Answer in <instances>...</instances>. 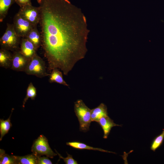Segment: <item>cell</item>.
I'll return each mask as SVG.
<instances>
[{
    "label": "cell",
    "mask_w": 164,
    "mask_h": 164,
    "mask_svg": "<svg viewBox=\"0 0 164 164\" xmlns=\"http://www.w3.org/2000/svg\"><path fill=\"white\" fill-rule=\"evenodd\" d=\"M40 12L41 46L51 71L66 75L84 58L90 30L81 10L68 0H37Z\"/></svg>",
    "instance_id": "1"
},
{
    "label": "cell",
    "mask_w": 164,
    "mask_h": 164,
    "mask_svg": "<svg viewBox=\"0 0 164 164\" xmlns=\"http://www.w3.org/2000/svg\"><path fill=\"white\" fill-rule=\"evenodd\" d=\"M74 111L79 123L80 131L86 132L89 129L91 121V109L88 108L81 99L74 102Z\"/></svg>",
    "instance_id": "2"
},
{
    "label": "cell",
    "mask_w": 164,
    "mask_h": 164,
    "mask_svg": "<svg viewBox=\"0 0 164 164\" xmlns=\"http://www.w3.org/2000/svg\"><path fill=\"white\" fill-rule=\"evenodd\" d=\"M21 38L15 31L13 24L8 23L5 32L0 39L1 48L16 51L20 44Z\"/></svg>",
    "instance_id": "3"
},
{
    "label": "cell",
    "mask_w": 164,
    "mask_h": 164,
    "mask_svg": "<svg viewBox=\"0 0 164 164\" xmlns=\"http://www.w3.org/2000/svg\"><path fill=\"white\" fill-rule=\"evenodd\" d=\"M26 74L42 78L49 76L43 59L36 54L29 60L24 72Z\"/></svg>",
    "instance_id": "4"
},
{
    "label": "cell",
    "mask_w": 164,
    "mask_h": 164,
    "mask_svg": "<svg viewBox=\"0 0 164 164\" xmlns=\"http://www.w3.org/2000/svg\"><path fill=\"white\" fill-rule=\"evenodd\" d=\"M32 153L37 156L45 155L51 158L57 155L50 146L47 139L41 135L34 142L31 147Z\"/></svg>",
    "instance_id": "5"
},
{
    "label": "cell",
    "mask_w": 164,
    "mask_h": 164,
    "mask_svg": "<svg viewBox=\"0 0 164 164\" xmlns=\"http://www.w3.org/2000/svg\"><path fill=\"white\" fill-rule=\"evenodd\" d=\"M15 31L21 38H25L35 26L18 13L15 15L13 24Z\"/></svg>",
    "instance_id": "6"
},
{
    "label": "cell",
    "mask_w": 164,
    "mask_h": 164,
    "mask_svg": "<svg viewBox=\"0 0 164 164\" xmlns=\"http://www.w3.org/2000/svg\"><path fill=\"white\" fill-rule=\"evenodd\" d=\"M34 26L39 23L40 12L39 7H36L32 5L20 7L17 13Z\"/></svg>",
    "instance_id": "7"
},
{
    "label": "cell",
    "mask_w": 164,
    "mask_h": 164,
    "mask_svg": "<svg viewBox=\"0 0 164 164\" xmlns=\"http://www.w3.org/2000/svg\"><path fill=\"white\" fill-rule=\"evenodd\" d=\"M29 60L19 51H14L11 69L17 71H24L26 70Z\"/></svg>",
    "instance_id": "8"
},
{
    "label": "cell",
    "mask_w": 164,
    "mask_h": 164,
    "mask_svg": "<svg viewBox=\"0 0 164 164\" xmlns=\"http://www.w3.org/2000/svg\"><path fill=\"white\" fill-rule=\"evenodd\" d=\"M36 50L33 44L26 38H21L20 43V52L30 60L36 54Z\"/></svg>",
    "instance_id": "9"
},
{
    "label": "cell",
    "mask_w": 164,
    "mask_h": 164,
    "mask_svg": "<svg viewBox=\"0 0 164 164\" xmlns=\"http://www.w3.org/2000/svg\"><path fill=\"white\" fill-rule=\"evenodd\" d=\"M102 128L104 132V138H107L112 128L116 126H121L115 123L113 120L108 116L102 117L98 122Z\"/></svg>",
    "instance_id": "10"
},
{
    "label": "cell",
    "mask_w": 164,
    "mask_h": 164,
    "mask_svg": "<svg viewBox=\"0 0 164 164\" xmlns=\"http://www.w3.org/2000/svg\"><path fill=\"white\" fill-rule=\"evenodd\" d=\"M107 116H108L107 107L103 103L91 109V117L92 121L98 122L102 117Z\"/></svg>",
    "instance_id": "11"
},
{
    "label": "cell",
    "mask_w": 164,
    "mask_h": 164,
    "mask_svg": "<svg viewBox=\"0 0 164 164\" xmlns=\"http://www.w3.org/2000/svg\"><path fill=\"white\" fill-rule=\"evenodd\" d=\"M25 38L33 44L36 50L41 46L42 37L40 33L37 29V26L32 29Z\"/></svg>",
    "instance_id": "12"
},
{
    "label": "cell",
    "mask_w": 164,
    "mask_h": 164,
    "mask_svg": "<svg viewBox=\"0 0 164 164\" xmlns=\"http://www.w3.org/2000/svg\"><path fill=\"white\" fill-rule=\"evenodd\" d=\"M13 54L9 50L3 48L0 50V66L7 69L11 67Z\"/></svg>",
    "instance_id": "13"
},
{
    "label": "cell",
    "mask_w": 164,
    "mask_h": 164,
    "mask_svg": "<svg viewBox=\"0 0 164 164\" xmlns=\"http://www.w3.org/2000/svg\"><path fill=\"white\" fill-rule=\"evenodd\" d=\"M62 73L58 69H53L49 75V82L50 83H56L68 87L69 85L63 79Z\"/></svg>",
    "instance_id": "14"
},
{
    "label": "cell",
    "mask_w": 164,
    "mask_h": 164,
    "mask_svg": "<svg viewBox=\"0 0 164 164\" xmlns=\"http://www.w3.org/2000/svg\"><path fill=\"white\" fill-rule=\"evenodd\" d=\"M66 145L73 148L77 149L91 150L104 152L115 153L113 152L106 150L100 148L93 147L87 145L84 143L78 142L74 141L67 142L66 143Z\"/></svg>",
    "instance_id": "15"
},
{
    "label": "cell",
    "mask_w": 164,
    "mask_h": 164,
    "mask_svg": "<svg viewBox=\"0 0 164 164\" xmlns=\"http://www.w3.org/2000/svg\"><path fill=\"white\" fill-rule=\"evenodd\" d=\"M16 164H38V157L32 153L23 156L15 155Z\"/></svg>",
    "instance_id": "16"
},
{
    "label": "cell",
    "mask_w": 164,
    "mask_h": 164,
    "mask_svg": "<svg viewBox=\"0 0 164 164\" xmlns=\"http://www.w3.org/2000/svg\"><path fill=\"white\" fill-rule=\"evenodd\" d=\"M15 0H0V21H3L6 17L8 10Z\"/></svg>",
    "instance_id": "17"
},
{
    "label": "cell",
    "mask_w": 164,
    "mask_h": 164,
    "mask_svg": "<svg viewBox=\"0 0 164 164\" xmlns=\"http://www.w3.org/2000/svg\"><path fill=\"white\" fill-rule=\"evenodd\" d=\"M12 112V110L9 117L6 120L1 119H0V141H2L3 137L8 133L12 126L10 119Z\"/></svg>",
    "instance_id": "18"
},
{
    "label": "cell",
    "mask_w": 164,
    "mask_h": 164,
    "mask_svg": "<svg viewBox=\"0 0 164 164\" xmlns=\"http://www.w3.org/2000/svg\"><path fill=\"white\" fill-rule=\"evenodd\" d=\"M0 164H16L15 155H10L5 153V151L0 149Z\"/></svg>",
    "instance_id": "19"
},
{
    "label": "cell",
    "mask_w": 164,
    "mask_h": 164,
    "mask_svg": "<svg viewBox=\"0 0 164 164\" xmlns=\"http://www.w3.org/2000/svg\"><path fill=\"white\" fill-rule=\"evenodd\" d=\"M36 89L31 82L29 84L27 89L26 95L23 101L22 107L24 108L26 103L29 98H31L32 100H34L36 98Z\"/></svg>",
    "instance_id": "20"
},
{
    "label": "cell",
    "mask_w": 164,
    "mask_h": 164,
    "mask_svg": "<svg viewBox=\"0 0 164 164\" xmlns=\"http://www.w3.org/2000/svg\"><path fill=\"white\" fill-rule=\"evenodd\" d=\"M164 140V129L162 133L156 137L152 141L151 144L150 149L155 151L162 145Z\"/></svg>",
    "instance_id": "21"
},
{
    "label": "cell",
    "mask_w": 164,
    "mask_h": 164,
    "mask_svg": "<svg viewBox=\"0 0 164 164\" xmlns=\"http://www.w3.org/2000/svg\"><path fill=\"white\" fill-rule=\"evenodd\" d=\"M56 153L59 155L60 158L63 159L64 161L66 164H77V162L74 159L72 155L69 154L67 152V156L66 158L63 157L60 154H59L56 149Z\"/></svg>",
    "instance_id": "22"
},
{
    "label": "cell",
    "mask_w": 164,
    "mask_h": 164,
    "mask_svg": "<svg viewBox=\"0 0 164 164\" xmlns=\"http://www.w3.org/2000/svg\"><path fill=\"white\" fill-rule=\"evenodd\" d=\"M38 157V164H52L51 161L46 156Z\"/></svg>",
    "instance_id": "23"
},
{
    "label": "cell",
    "mask_w": 164,
    "mask_h": 164,
    "mask_svg": "<svg viewBox=\"0 0 164 164\" xmlns=\"http://www.w3.org/2000/svg\"><path fill=\"white\" fill-rule=\"evenodd\" d=\"M15 1L20 7L32 5L31 0H15Z\"/></svg>",
    "instance_id": "24"
}]
</instances>
